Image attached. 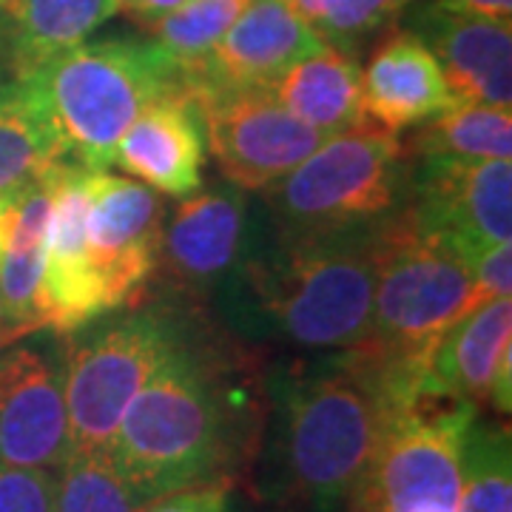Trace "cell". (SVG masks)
Returning a JSON list of instances; mask_svg holds the SVG:
<instances>
[{
  "mask_svg": "<svg viewBox=\"0 0 512 512\" xmlns=\"http://www.w3.org/2000/svg\"><path fill=\"white\" fill-rule=\"evenodd\" d=\"M86 171L74 163L60 168L46 231L40 330L57 336H69L109 313L86 237Z\"/></svg>",
  "mask_w": 512,
  "mask_h": 512,
  "instance_id": "17",
  "label": "cell"
},
{
  "mask_svg": "<svg viewBox=\"0 0 512 512\" xmlns=\"http://www.w3.org/2000/svg\"><path fill=\"white\" fill-rule=\"evenodd\" d=\"M251 416L228 359L194 328L128 404L111 461L143 501L234 478Z\"/></svg>",
  "mask_w": 512,
  "mask_h": 512,
  "instance_id": "3",
  "label": "cell"
},
{
  "mask_svg": "<svg viewBox=\"0 0 512 512\" xmlns=\"http://www.w3.org/2000/svg\"><path fill=\"white\" fill-rule=\"evenodd\" d=\"M416 0H322L313 18V32L328 46L353 52L387 23L407 12Z\"/></svg>",
  "mask_w": 512,
  "mask_h": 512,
  "instance_id": "28",
  "label": "cell"
},
{
  "mask_svg": "<svg viewBox=\"0 0 512 512\" xmlns=\"http://www.w3.org/2000/svg\"><path fill=\"white\" fill-rule=\"evenodd\" d=\"M441 3H447L453 9H461V12H473V15H481V18H512V0H441Z\"/></svg>",
  "mask_w": 512,
  "mask_h": 512,
  "instance_id": "32",
  "label": "cell"
},
{
  "mask_svg": "<svg viewBox=\"0 0 512 512\" xmlns=\"http://www.w3.org/2000/svg\"><path fill=\"white\" fill-rule=\"evenodd\" d=\"M476 282L478 299L490 302L512 293V242H495L464 259Z\"/></svg>",
  "mask_w": 512,
  "mask_h": 512,
  "instance_id": "31",
  "label": "cell"
},
{
  "mask_svg": "<svg viewBox=\"0 0 512 512\" xmlns=\"http://www.w3.org/2000/svg\"><path fill=\"white\" fill-rule=\"evenodd\" d=\"M60 163L69 160L49 128L37 120L12 80H0V200L35 183Z\"/></svg>",
  "mask_w": 512,
  "mask_h": 512,
  "instance_id": "24",
  "label": "cell"
},
{
  "mask_svg": "<svg viewBox=\"0 0 512 512\" xmlns=\"http://www.w3.org/2000/svg\"><path fill=\"white\" fill-rule=\"evenodd\" d=\"M0 512H55V473L0 464Z\"/></svg>",
  "mask_w": 512,
  "mask_h": 512,
  "instance_id": "29",
  "label": "cell"
},
{
  "mask_svg": "<svg viewBox=\"0 0 512 512\" xmlns=\"http://www.w3.org/2000/svg\"><path fill=\"white\" fill-rule=\"evenodd\" d=\"M205 128L197 97L180 83L154 97L123 131L114 165L157 194L185 200L202 188Z\"/></svg>",
  "mask_w": 512,
  "mask_h": 512,
  "instance_id": "18",
  "label": "cell"
},
{
  "mask_svg": "<svg viewBox=\"0 0 512 512\" xmlns=\"http://www.w3.org/2000/svg\"><path fill=\"white\" fill-rule=\"evenodd\" d=\"M69 456L63 336L35 330L0 345V464L57 473Z\"/></svg>",
  "mask_w": 512,
  "mask_h": 512,
  "instance_id": "11",
  "label": "cell"
},
{
  "mask_svg": "<svg viewBox=\"0 0 512 512\" xmlns=\"http://www.w3.org/2000/svg\"><path fill=\"white\" fill-rule=\"evenodd\" d=\"M231 493H234V478H214L157 495L146 501L140 512H228Z\"/></svg>",
  "mask_w": 512,
  "mask_h": 512,
  "instance_id": "30",
  "label": "cell"
},
{
  "mask_svg": "<svg viewBox=\"0 0 512 512\" xmlns=\"http://www.w3.org/2000/svg\"><path fill=\"white\" fill-rule=\"evenodd\" d=\"M259 194L279 231L322 234L379 225L404 208L407 154L396 134L362 123L328 137Z\"/></svg>",
  "mask_w": 512,
  "mask_h": 512,
  "instance_id": "7",
  "label": "cell"
},
{
  "mask_svg": "<svg viewBox=\"0 0 512 512\" xmlns=\"http://www.w3.org/2000/svg\"><path fill=\"white\" fill-rule=\"evenodd\" d=\"M407 29L439 60L456 103L512 109V23L453 9L441 0L410 6Z\"/></svg>",
  "mask_w": 512,
  "mask_h": 512,
  "instance_id": "14",
  "label": "cell"
},
{
  "mask_svg": "<svg viewBox=\"0 0 512 512\" xmlns=\"http://www.w3.org/2000/svg\"><path fill=\"white\" fill-rule=\"evenodd\" d=\"M9 80L63 157L89 171L114 165L131 120L154 97L185 83L160 43L137 37L83 40Z\"/></svg>",
  "mask_w": 512,
  "mask_h": 512,
  "instance_id": "4",
  "label": "cell"
},
{
  "mask_svg": "<svg viewBox=\"0 0 512 512\" xmlns=\"http://www.w3.org/2000/svg\"><path fill=\"white\" fill-rule=\"evenodd\" d=\"M228 512H276V510H271V507H268V504H262V501H251V498H245V495L231 493Z\"/></svg>",
  "mask_w": 512,
  "mask_h": 512,
  "instance_id": "34",
  "label": "cell"
},
{
  "mask_svg": "<svg viewBox=\"0 0 512 512\" xmlns=\"http://www.w3.org/2000/svg\"><path fill=\"white\" fill-rule=\"evenodd\" d=\"M476 416L478 407L447 396L390 399L350 512H458L464 439Z\"/></svg>",
  "mask_w": 512,
  "mask_h": 512,
  "instance_id": "8",
  "label": "cell"
},
{
  "mask_svg": "<svg viewBox=\"0 0 512 512\" xmlns=\"http://www.w3.org/2000/svg\"><path fill=\"white\" fill-rule=\"evenodd\" d=\"M407 160L416 157H456V160H510V109L453 103L447 111L410 128L402 143Z\"/></svg>",
  "mask_w": 512,
  "mask_h": 512,
  "instance_id": "23",
  "label": "cell"
},
{
  "mask_svg": "<svg viewBox=\"0 0 512 512\" xmlns=\"http://www.w3.org/2000/svg\"><path fill=\"white\" fill-rule=\"evenodd\" d=\"M458 512H512L510 427L473 419L461 456Z\"/></svg>",
  "mask_w": 512,
  "mask_h": 512,
  "instance_id": "25",
  "label": "cell"
},
{
  "mask_svg": "<svg viewBox=\"0 0 512 512\" xmlns=\"http://www.w3.org/2000/svg\"><path fill=\"white\" fill-rule=\"evenodd\" d=\"M259 501L276 512H350L384 421V387L356 350L305 356L265 379Z\"/></svg>",
  "mask_w": 512,
  "mask_h": 512,
  "instance_id": "1",
  "label": "cell"
},
{
  "mask_svg": "<svg viewBox=\"0 0 512 512\" xmlns=\"http://www.w3.org/2000/svg\"><path fill=\"white\" fill-rule=\"evenodd\" d=\"M180 3H185V0H120V6L126 12H131L134 18L143 20V23L160 18L165 12H171V9H177Z\"/></svg>",
  "mask_w": 512,
  "mask_h": 512,
  "instance_id": "33",
  "label": "cell"
},
{
  "mask_svg": "<svg viewBox=\"0 0 512 512\" xmlns=\"http://www.w3.org/2000/svg\"><path fill=\"white\" fill-rule=\"evenodd\" d=\"M439 60L410 29H396L367 57L362 69L365 123L402 134L453 106Z\"/></svg>",
  "mask_w": 512,
  "mask_h": 512,
  "instance_id": "20",
  "label": "cell"
},
{
  "mask_svg": "<svg viewBox=\"0 0 512 512\" xmlns=\"http://www.w3.org/2000/svg\"><path fill=\"white\" fill-rule=\"evenodd\" d=\"M86 237L106 311L140 302L160 265L165 205L131 177L86 171Z\"/></svg>",
  "mask_w": 512,
  "mask_h": 512,
  "instance_id": "13",
  "label": "cell"
},
{
  "mask_svg": "<svg viewBox=\"0 0 512 512\" xmlns=\"http://www.w3.org/2000/svg\"><path fill=\"white\" fill-rule=\"evenodd\" d=\"M419 393L490 404L507 416L512 407V299H490L461 316L433 348Z\"/></svg>",
  "mask_w": 512,
  "mask_h": 512,
  "instance_id": "16",
  "label": "cell"
},
{
  "mask_svg": "<svg viewBox=\"0 0 512 512\" xmlns=\"http://www.w3.org/2000/svg\"><path fill=\"white\" fill-rule=\"evenodd\" d=\"M322 46L325 40L285 0H248L237 23L185 83L194 92L268 89L285 69Z\"/></svg>",
  "mask_w": 512,
  "mask_h": 512,
  "instance_id": "15",
  "label": "cell"
},
{
  "mask_svg": "<svg viewBox=\"0 0 512 512\" xmlns=\"http://www.w3.org/2000/svg\"><path fill=\"white\" fill-rule=\"evenodd\" d=\"M478 305L484 302L456 248L421 231L402 208L379 228L370 330L353 350L376 367L387 393H419L441 336Z\"/></svg>",
  "mask_w": 512,
  "mask_h": 512,
  "instance_id": "5",
  "label": "cell"
},
{
  "mask_svg": "<svg viewBox=\"0 0 512 512\" xmlns=\"http://www.w3.org/2000/svg\"><path fill=\"white\" fill-rule=\"evenodd\" d=\"M268 89L293 117L328 137L365 123L362 66L353 52L328 43L285 69Z\"/></svg>",
  "mask_w": 512,
  "mask_h": 512,
  "instance_id": "22",
  "label": "cell"
},
{
  "mask_svg": "<svg viewBox=\"0 0 512 512\" xmlns=\"http://www.w3.org/2000/svg\"><path fill=\"white\" fill-rule=\"evenodd\" d=\"M0 345H6V339H3V336H0Z\"/></svg>",
  "mask_w": 512,
  "mask_h": 512,
  "instance_id": "35",
  "label": "cell"
},
{
  "mask_svg": "<svg viewBox=\"0 0 512 512\" xmlns=\"http://www.w3.org/2000/svg\"><path fill=\"white\" fill-rule=\"evenodd\" d=\"M404 211L421 231L450 242L461 259L512 237L510 160H407Z\"/></svg>",
  "mask_w": 512,
  "mask_h": 512,
  "instance_id": "12",
  "label": "cell"
},
{
  "mask_svg": "<svg viewBox=\"0 0 512 512\" xmlns=\"http://www.w3.org/2000/svg\"><path fill=\"white\" fill-rule=\"evenodd\" d=\"M268 231V214H256L248 191L214 183L185 197L165 217L160 265L168 282L191 299L220 305L237 288Z\"/></svg>",
  "mask_w": 512,
  "mask_h": 512,
  "instance_id": "9",
  "label": "cell"
},
{
  "mask_svg": "<svg viewBox=\"0 0 512 512\" xmlns=\"http://www.w3.org/2000/svg\"><path fill=\"white\" fill-rule=\"evenodd\" d=\"M120 9V0H0L9 77L89 40Z\"/></svg>",
  "mask_w": 512,
  "mask_h": 512,
  "instance_id": "21",
  "label": "cell"
},
{
  "mask_svg": "<svg viewBox=\"0 0 512 512\" xmlns=\"http://www.w3.org/2000/svg\"><path fill=\"white\" fill-rule=\"evenodd\" d=\"M194 92V89H191ZM211 148L225 183L242 191H265L288 177L328 134L305 126L271 89L194 92Z\"/></svg>",
  "mask_w": 512,
  "mask_h": 512,
  "instance_id": "10",
  "label": "cell"
},
{
  "mask_svg": "<svg viewBox=\"0 0 512 512\" xmlns=\"http://www.w3.org/2000/svg\"><path fill=\"white\" fill-rule=\"evenodd\" d=\"M191 330L174 305H131L63 336L72 453H109L128 404Z\"/></svg>",
  "mask_w": 512,
  "mask_h": 512,
  "instance_id": "6",
  "label": "cell"
},
{
  "mask_svg": "<svg viewBox=\"0 0 512 512\" xmlns=\"http://www.w3.org/2000/svg\"><path fill=\"white\" fill-rule=\"evenodd\" d=\"M379 225L291 234L268 220L237 288L220 302L231 328L308 356L359 348L370 330Z\"/></svg>",
  "mask_w": 512,
  "mask_h": 512,
  "instance_id": "2",
  "label": "cell"
},
{
  "mask_svg": "<svg viewBox=\"0 0 512 512\" xmlns=\"http://www.w3.org/2000/svg\"><path fill=\"white\" fill-rule=\"evenodd\" d=\"M143 504L111 453H72L55 473V512H140Z\"/></svg>",
  "mask_w": 512,
  "mask_h": 512,
  "instance_id": "27",
  "label": "cell"
},
{
  "mask_svg": "<svg viewBox=\"0 0 512 512\" xmlns=\"http://www.w3.org/2000/svg\"><path fill=\"white\" fill-rule=\"evenodd\" d=\"M245 6L248 0H185L177 9L148 20L146 29L183 77H188L237 23Z\"/></svg>",
  "mask_w": 512,
  "mask_h": 512,
  "instance_id": "26",
  "label": "cell"
},
{
  "mask_svg": "<svg viewBox=\"0 0 512 512\" xmlns=\"http://www.w3.org/2000/svg\"><path fill=\"white\" fill-rule=\"evenodd\" d=\"M63 165L0 200V336L6 342L40 330L46 231Z\"/></svg>",
  "mask_w": 512,
  "mask_h": 512,
  "instance_id": "19",
  "label": "cell"
}]
</instances>
